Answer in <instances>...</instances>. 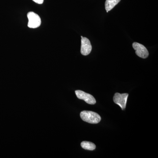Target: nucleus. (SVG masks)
<instances>
[{"label": "nucleus", "mask_w": 158, "mask_h": 158, "mask_svg": "<svg viewBox=\"0 0 158 158\" xmlns=\"http://www.w3.org/2000/svg\"><path fill=\"white\" fill-rule=\"evenodd\" d=\"M80 116L83 121L92 124L98 123L101 120L99 115L92 111H82L80 113Z\"/></svg>", "instance_id": "nucleus-1"}, {"label": "nucleus", "mask_w": 158, "mask_h": 158, "mask_svg": "<svg viewBox=\"0 0 158 158\" xmlns=\"http://www.w3.org/2000/svg\"><path fill=\"white\" fill-rule=\"evenodd\" d=\"M29 22L28 27L31 28H36L41 24V19L38 15L33 11L29 12L27 14Z\"/></svg>", "instance_id": "nucleus-2"}, {"label": "nucleus", "mask_w": 158, "mask_h": 158, "mask_svg": "<svg viewBox=\"0 0 158 158\" xmlns=\"http://www.w3.org/2000/svg\"><path fill=\"white\" fill-rule=\"evenodd\" d=\"M128 94L116 93L113 97V101L116 104L118 105L122 110H124L126 107L127 102Z\"/></svg>", "instance_id": "nucleus-3"}, {"label": "nucleus", "mask_w": 158, "mask_h": 158, "mask_svg": "<svg viewBox=\"0 0 158 158\" xmlns=\"http://www.w3.org/2000/svg\"><path fill=\"white\" fill-rule=\"evenodd\" d=\"M75 93L78 98L85 101L86 103L89 104L94 105L96 103L95 99L92 95L86 93L81 90H76Z\"/></svg>", "instance_id": "nucleus-4"}, {"label": "nucleus", "mask_w": 158, "mask_h": 158, "mask_svg": "<svg viewBox=\"0 0 158 158\" xmlns=\"http://www.w3.org/2000/svg\"><path fill=\"white\" fill-rule=\"evenodd\" d=\"M133 48L136 51V54L138 56L142 59H146L149 55L147 48L142 44L137 42L133 44Z\"/></svg>", "instance_id": "nucleus-5"}, {"label": "nucleus", "mask_w": 158, "mask_h": 158, "mask_svg": "<svg viewBox=\"0 0 158 158\" xmlns=\"http://www.w3.org/2000/svg\"><path fill=\"white\" fill-rule=\"evenodd\" d=\"M92 50V46L89 40L86 37H82L81 52L83 56H88Z\"/></svg>", "instance_id": "nucleus-6"}, {"label": "nucleus", "mask_w": 158, "mask_h": 158, "mask_svg": "<svg viewBox=\"0 0 158 158\" xmlns=\"http://www.w3.org/2000/svg\"><path fill=\"white\" fill-rule=\"evenodd\" d=\"M121 0H106L105 2V9L107 12L112 9L120 2Z\"/></svg>", "instance_id": "nucleus-7"}, {"label": "nucleus", "mask_w": 158, "mask_h": 158, "mask_svg": "<svg viewBox=\"0 0 158 158\" xmlns=\"http://www.w3.org/2000/svg\"><path fill=\"white\" fill-rule=\"evenodd\" d=\"M81 146L82 148L88 150L93 151L96 148L95 144L92 142L89 141H84L81 143Z\"/></svg>", "instance_id": "nucleus-8"}, {"label": "nucleus", "mask_w": 158, "mask_h": 158, "mask_svg": "<svg viewBox=\"0 0 158 158\" xmlns=\"http://www.w3.org/2000/svg\"><path fill=\"white\" fill-rule=\"evenodd\" d=\"M33 1L38 4H42L44 2V0H33Z\"/></svg>", "instance_id": "nucleus-9"}]
</instances>
